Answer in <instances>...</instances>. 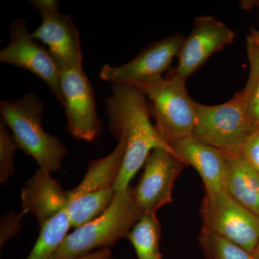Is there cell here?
Instances as JSON below:
<instances>
[{
  "label": "cell",
  "mask_w": 259,
  "mask_h": 259,
  "mask_svg": "<svg viewBox=\"0 0 259 259\" xmlns=\"http://www.w3.org/2000/svg\"><path fill=\"white\" fill-rule=\"evenodd\" d=\"M247 44L251 46L259 51V31L251 29L249 35L247 37Z\"/></svg>",
  "instance_id": "484cf974"
},
{
  "label": "cell",
  "mask_w": 259,
  "mask_h": 259,
  "mask_svg": "<svg viewBox=\"0 0 259 259\" xmlns=\"http://www.w3.org/2000/svg\"><path fill=\"white\" fill-rule=\"evenodd\" d=\"M235 32L222 22L209 15L197 17L179 51L175 72L187 80L214 53L233 44Z\"/></svg>",
  "instance_id": "7c38bea8"
},
{
  "label": "cell",
  "mask_w": 259,
  "mask_h": 259,
  "mask_svg": "<svg viewBox=\"0 0 259 259\" xmlns=\"http://www.w3.org/2000/svg\"><path fill=\"white\" fill-rule=\"evenodd\" d=\"M115 192L114 189L94 191L70 200L65 211L71 228L77 229L101 215L111 204Z\"/></svg>",
  "instance_id": "e0dca14e"
},
{
  "label": "cell",
  "mask_w": 259,
  "mask_h": 259,
  "mask_svg": "<svg viewBox=\"0 0 259 259\" xmlns=\"http://www.w3.org/2000/svg\"><path fill=\"white\" fill-rule=\"evenodd\" d=\"M117 140L118 144L108 156L90 162L88 171L79 185L69 191V201L88 192L114 189L122 168L126 150L125 138L120 136Z\"/></svg>",
  "instance_id": "2e32d148"
},
{
  "label": "cell",
  "mask_w": 259,
  "mask_h": 259,
  "mask_svg": "<svg viewBox=\"0 0 259 259\" xmlns=\"http://www.w3.org/2000/svg\"><path fill=\"white\" fill-rule=\"evenodd\" d=\"M170 146L186 165L194 167L198 172L203 181L206 194L212 195L226 190V159L222 151L192 136L177 141Z\"/></svg>",
  "instance_id": "5bb4252c"
},
{
  "label": "cell",
  "mask_w": 259,
  "mask_h": 259,
  "mask_svg": "<svg viewBox=\"0 0 259 259\" xmlns=\"http://www.w3.org/2000/svg\"><path fill=\"white\" fill-rule=\"evenodd\" d=\"M197 119L192 136L223 152H241L255 127L247 110L243 92L217 105L197 102Z\"/></svg>",
  "instance_id": "5b68a950"
},
{
  "label": "cell",
  "mask_w": 259,
  "mask_h": 259,
  "mask_svg": "<svg viewBox=\"0 0 259 259\" xmlns=\"http://www.w3.org/2000/svg\"><path fill=\"white\" fill-rule=\"evenodd\" d=\"M8 216H5L3 220V223L1 226V245L4 244L10 237L14 236L15 233L20 230V221H21L22 214L16 213H10Z\"/></svg>",
  "instance_id": "cb8c5ba5"
},
{
  "label": "cell",
  "mask_w": 259,
  "mask_h": 259,
  "mask_svg": "<svg viewBox=\"0 0 259 259\" xmlns=\"http://www.w3.org/2000/svg\"><path fill=\"white\" fill-rule=\"evenodd\" d=\"M186 81L173 70L165 78L158 76L134 85L149 100L150 115L156 121L155 127L169 146L192 136L195 126L197 102L187 93Z\"/></svg>",
  "instance_id": "277c9868"
},
{
  "label": "cell",
  "mask_w": 259,
  "mask_h": 259,
  "mask_svg": "<svg viewBox=\"0 0 259 259\" xmlns=\"http://www.w3.org/2000/svg\"><path fill=\"white\" fill-rule=\"evenodd\" d=\"M60 87L67 127L76 139L93 142L102 132L95 93L82 67L60 66Z\"/></svg>",
  "instance_id": "52a82bcc"
},
{
  "label": "cell",
  "mask_w": 259,
  "mask_h": 259,
  "mask_svg": "<svg viewBox=\"0 0 259 259\" xmlns=\"http://www.w3.org/2000/svg\"><path fill=\"white\" fill-rule=\"evenodd\" d=\"M199 244L207 259H253L251 253L231 241L202 228Z\"/></svg>",
  "instance_id": "ffe728a7"
},
{
  "label": "cell",
  "mask_w": 259,
  "mask_h": 259,
  "mask_svg": "<svg viewBox=\"0 0 259 259\" xmlns=\"http://www.w3.org/2000/svg\"><path fill=\"white\" fill-rule=\"evenodd\" d=\"M135 198L143 213L156 211L172 202V190L177 177L187 166L173 151L153 150L144 164Z\"/></svg>",
  "instance_id": "30bf717a"
},
{
  "label": "cell",
  "mask_w": 259,
  "mask_h": 259,
  "mask_svg": "<svg viewBox=\"0 0 259 259\" xmlns=\"http://www.w3.org/2000/svg\"><path fill=\"white\" fill-rule=\"evenodd\" d=\"M77 259H113L110 248H101Z\"/></svg>",
  "instance_id": "d4e9b609"
},
{
  "label": "cell",
  "mask_w": 259,
  "mask_h": 259,
  "mask_svg": "<svg viewBox=\"0 0 259 259\" xmlns=\"http://www.w3.org/2000/svg\"><path fill=\"white\" fill-rule=\"evenodd\" d=\"M223 153L227 192L259 218V172L245 159L241 152Z\"/></svg>",
  "instance_id": "9a60e30c"
},
{
  "label": "cell",
  "mask_w": 259,
  "mask_h": 259,
  "mask_svg": "<svg viewBox=\"0 0 259 259\" xmlns=\"http://www.w3.org/2000/svg\"><path fill=\"white\" fill-rule=\"evenodd\" d=\"M203 228L252 253L259 242V218L226 190L205 194L200 207Z\"/></svg>",
  "instance_id": "8992f818"
},
{
  "label": "cell",
  "mask_w": 259,
  "mask_h": 259,
  "mask_svg": "<svg viewBox=\"0 0 259 259\" xmlns=\"http://www.w3.org/2000/svg\"><path fill=\"white\" fill-rule=\"evenodd\" d=\"M9 29L10 42L0 51V61L36 75L45 81L63 106L60 72L49 51L32 37L23 19L13 21Z\"/></svg>",
  "instance_id": "9c48e42d"
},
{
  "label": "cell",
  "mask_w": 259,
  "mask_h": 259,
  "mask_svg": "<svg viewBox=\"0 0 259 259\" xmlns=\"http://www.w3.org/2000/svg\"><path fill=\"white\" fill-rule=\"evenodd\" d=\"M185 37L175 34L150 44L129 62L120 66L105 64L100 71V79L111 83L135 85L161 76L178 55Z\"/></svg>",
  "instance_id": "8fae6325"
},
{
  "label": "cell",
  "mask_w": 259,
  "mask_h": 259,
  "mask_svg": "<svg viewBox=\"0 0 259 259\" xmlns=\"http://www.w3.org/2000/svg\"><path fill=\"white\" fill-rule=\"evenodd\" d=\"M241 153L245 159L259 172V127L255 128L245 141Z\"/></svg>",
  "instance_id": "603a6c76"
},
{
  "label": "cell",
  "mask_w": 259,
  "mask_h": 259,
  "mask_svg": "<svg viewBox=\"0 0 259 259\" xmlns=\"http://www.w3.org/2000/svg\"><path fill=\"white\" fill-rule=\"evenodd\" d=\"M111 95L105 99L109 128L116 139L126 141L125 157L114 190L130 186L150 153L158 148L173 151L160 137L150 120L147 97L139 88L127 83H112Z\"/></svg>",
  "instance_id": "6da1fadb"
},
{
  "label": "cell",
  "mask_w": 259,
  "mask_h": 259,
  "mask_svg": "<svg viewBox=\"0 0 259 259\" xmlns=\"http://www.w3.org/2000/svg\"><path fill=\"white\" fill-rule=\"evenodd\" d=\"M31 4L42 16V23L32 33L48 47L57 67H82L79 32L68 15L59 11L56 0H32Z\"/></svg>",
  "instance_id": "ba28073f"
},
{
  "label": "cell",
  "mask_w": 259,
  "mask_h": 259,
  "mask_svg": "<svg viewBox=\"0 0 259 259\" xmlns=\"http://www.w3.org/2000/svg\"><path fill=\"white\" fill-rule=\"evenodd\" d=\"M251 255L253 259H259V242Z\"/></svg>",
  "instance_id": "4316f807"
},
{
  "label": "cell",
  "mask_w": 259,
  "mask_h": 259,
  "mask_svg": "<svg viewBox=\"0 0 259 259\" xmlns=\"http://www.w3.org/2000/svg\"><path fill=\"white\" fill-rule=\"evenodd\" d=\"M71 228L66 211L59 212L40 227V234L26 259H51Z\"/></svg>",
  "instance_id": "d6986e66"
},
{
  "label": "cell",
  "mask_w": 259,
  "mask_h": 259,
  "mask_svg": "<svg viewBox=\"0 0 259 259\" xmlns=\"http://www.w3.org/2000/svg\"><path fill=\"white\" fill-rule=\"evenodd\" d=\"M51 173L39 168L21 191V214L31 213L39 227L65 210L69 202V191L64 190Z\"/></svg>",
  "instance_id": "4fadbf2b"
},
{
  "label": "cell",
  "mask_w": 259,
  "mask_h": 259,
  "mask_svg": "<svg viewBox=\"0 0 259 259\" xmlns=\"http://www.w3.org/2000/svg\"><path fill=\"white\" fill-rule=\"evenodd\" d=\"M143 214L135 198L134 188L130 185L117 191L108 208L68 234L51 259H77L95 250L109 248L127 237Z\"/></svg>",
  "instance_id": "7a4b0ae2"
},
{
  "label": "cell",
  "mask_w": 259,
  "mask_h": 259,
  "mask_svg": "<svg viewBox=\"0 0 259 259\" xmlns=\"http://www.w3.org/2000/svg\"><path fill=\"white\" fill-rule=\"evenodd\" d=\"M19 146L5 122L0 123V182L5 183L15 174L14 156Z\"/></svg>",
  "instance_id": "7402d4cb"
},
{
  "label": "cell",
  "mask_w": 259,
  "mask_h": 259,
  "mask_svg": "<svg viewBox=\"0 0 259 259\" xmlns=\"http://www.w3.org/2000/svg\"><path fill=\"white\" fill-rule=\"evenodd\" d=\"M161 226L156 213H144L127 234L138 259H161Z\"/></svg>",
  "instance_id": "ac0fdd59"
},
{
  "label": "cell",
  "mask_w": 259,
  "mask_h": 259,
  "mask_svg": "<svg viewBox=\"0 0 259 259\" xmlns=\"http://www.w3.org/2000/svg\"><path fill=\"white\" fill-rule=\"evenodd\" d=\"M45 108L44 102L34 93L0 102L2 120L11 131L19 148L32 156L40 168L57 171L67 149L60 140L44 131L42 116Z\"/></svg>",
  "instance_id": "3957f363"
},
{
  "label": "cell",
  "mask_w": 259,
  "mask_h": 259,
  "mask_svg": "<svg viewBox=\"0 0 259 259\" xmlns=\"http://www.w3.org/2000/svg\"><path fill=\"white\" fill-rule=\"evenodd\" d=\"M250 63V74L243 90L247 110L255 128L259 127V51L247 44Z\"/></svg>",
  "instance_id": "44dd1931"
}]
</instances>
